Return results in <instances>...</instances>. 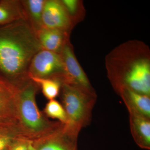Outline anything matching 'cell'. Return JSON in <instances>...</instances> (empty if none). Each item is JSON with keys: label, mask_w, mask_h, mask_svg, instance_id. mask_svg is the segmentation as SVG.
I'll return each instance as SVG.
<instances>
[{"label": "cell", "mask_w": 150, "mask_h": 150, "mask_svg": "<svg viewBox=\"0 0 150 150\" xmlns=\"http://www.w3.org/2000/svg\"><path fill=\"white\" fill-rule=\"evenodd\" d=\"M44 114L47 117L57 119L65 124L68 123V119L63 105L55 99L49 100L44 108Z\"/></svg>", "instance_id": "obj_16"}, {"label": "cell", "mask_w": 150, "mask_h": 150, "mask_svg": "<svg viewBox=\"0 0 150 150\" xmlns=\"http://www.w3.org/2000/svg\"><path fill=\"white\" fill-rule=\"evenodd\" d=\"M61 54L64 63V73L60 82L91 91L88 79L76 59L69 41L64 46Z\"/></svg>", "instance_id": "obj_8"}, {"label": "cell", "mask_w": 150, "mask_h": 150, "mask_svg": "<svg viewBox=\"0 0 150 150\" xmlns=\"http://www.w3.org/2000/svg\"><path fill=\"white\" fill-rule=\"evenodd\" d=\"M123 88H128L139 93L150 96V64L149 59L134 61L125 73Z\"/></svg>", "instance_id": "obj_7"}, {"label": "cell", "mask_w": 150, "mask_h": 150, "mask_svg": "<svg viewBox=\"0 0 150 150\" xmlns=\"http://www.w3.org/2000/svg\"><path fill=\"white\" fill-rule=\"evenodd\" d=\"M79 133L62 123L54 132L33 142L34 150H76Z\"/></svg>", "instance_id": "obj_6"}, {"label": "cell", "mask_w": 150, "mask_h": 150, "mask_svg": "<svg viewBox=\"0 0 150 150\" xmlns=\"http://www.w3.org/2000/svg\"><path fill=\"white\" fill-rule=\"evenodd\" d=\"M30 80L37 83L42 89L43 95L51 100L55 99L59 95L61 88V82L59 80L53 79H44L28 76Z\"/></svg>", "instance_id": "obj_15"}, {"label": "cell", "mask_w": 150, "mask_h": 150, "mask_svg": "<svg viewBox=\"0 0 150 150\" xmlns=\"http://www.w3.org/2000/svg\"><path fill=\"white\" fill-rule=\"evenodd\" d=\"M61 1L67 11L72 23L74 25L77 18L79 13V1L76 0H63Z\"/></svg>", "instance_id": "obj_17"}, {"label": "cell", "mask_w": 150, "mask_h": 150, "mask_svg": "<svg viewBox=\"0 0 150 150\" xmlns=\"http://www.w3.org/2000/svg\"><path fill=\"white\" fill-rule=\"evenodd\" d=\"M131 134L135 142L141 148L150 149V118L128 110Z\"/></svg>", "instance_id": "obj_10"}, {"label": "cell", "mask_w": 150, "mask_h": 150, "mask_svg": "<svg viewBox=\"0 0 150 150\" xmlns=\"http://www.w3.org/2000/svg\"><path fill=\"white\" fill-rule=\"evenodd\" d=\"M61 83L62 105L68 119L66 125L79 132L90 122L95 96L91 91L67 83Z\"/></svg>", "instance_id": "obj_3"}, {"label": "cell", "mask_w": 150, "mask_h": 150, "mask_svg": "<svg viewBox=\"0 0 150 150\" xmlns=\"http://www.w3.org/2000/svg\"><path fill=\"white\" fill-rule=\"evenodd\" d=\"M41 49L36 34L24 20L0 26V76L19 87L29 79L30 62Z\"/></svg>", "instance_id": "obj_1"}, {"label": "cell", "mask_w": 150, "mask_h": 150, "mask_svg": "<svg viewBox=\"0 0 150 150\" xmlns=\"http://www.w3.org/2000/svg\"><path fill=\"white\" fill-rule=\"evenodd\" d=\"M8 149V150H34L32 142L18 138H14Z\"/></svg>", "instance_id": "obj_18"}, {"label": "cell", "mask_w": 150, "mask_h": 150, "mask_svg": "<svg viewBox=\"0 0 150 150\" xmlns=\"http://www.w3.org/2000/svg\"><path fill=\"white\" fill-rule=\"evenodd\" d=\"M14 138L7 135H0V150H6Z\"/></svg>", "instance_id": "obj_19"}, {"label": "cell", "mask_w": 150, "mask_h": 150, "mask_svg": "<svg viewBox=\"0 0 150 150\" xmlns=\"http://www.w3.org/2000/svg\"><path fill=\"white\" fill-rule=\"evenodd\" d=\"M18 103V88L0 76V134L16 137Z\"/></svg>", "instance_id": "obj_4"}, {"label": "cell", "mask_w": 150, "mask_h": 150, "mask_svg": "<svg viewBox=\"0 0 150 150\" xmlns=\"http://www.w3.org/2000/svg\"><path fill=\"white\" fill-rule=\"evenodd\" d=\"M39 86L29 79L18 88V123L16 138L32 142L46 137L62 123L48 120L39 110L35 96Z\"/></svg>", "instance_id": "obj_2"}, {"label": "cell", "mask_w": 150, "mask_h": 150, "mask_svg": "<svg viewBox=\"0 0 150 150\" xmlns=\"http://www.w3.org/2000/svg\"><path fill=\"white\" fill-rule=\"evenodd\" d=\"M36 35L42 49L59 54L69 41V32L44 26Z\"/></svg>", "instance_id": "obj_11"}, {"label": "cell", "mask_w": 150, "mask_h": 150, "mask_svg": "<svg viewBox=\"0 0 150 150\" xmlns=\"http://www.w3.org/2000/svg\"><path fill=\"white\" fill-rule=\"evenodd\" d=\"M121 96L128 110H133L150 118V96L128 88H122Z\"/></svg>", "instance_id": "obj_13"}, {"label": "cell", "mask_w": 150, "mask_h": 150, "mask_svg": "<svg viewBox=\"0 0 150 150\" xmlns=\"http://www.w3.org/2000/svg\"><path fill=\"white\" fill-rule=\"evenodd\" d=\"M4 135V134H0V135Z\"/></svg>", "instance_id": "obj_20"}, {"label": "cell", "mask_w": 150, "mask_h": 150, "mask_svg": "<svg viewBox=\"0 0 150 150\" xmlns=\"http://www.w3.org/2000/svg\"><path fill=\"white\" fill-rule=\"evenodd\" d=\"M23 19L20 0L0 1V26Z\"/></svg>", "instance_id": "obj_14"}, {"label": "cell", "mask_w": 150, "mask_h": 150, "mask_svg": "<svg viewBox=\"0 0 150 150\" xmlns=\"http://www.w3.org/2000/svg\"><path fill=\"white\" fill-rule=\"evenodd\" d=\"M46 0H20L24 20L35 34L43 27L42 16Z\"/></svg>", "instance_id": "obj_12"}, {"label": "cell", "mask_w": 150, "mask_h": 150, "mask_svg": "<svg viewBox=\"0 0 150 150\" xmlns=\"http://www.w3.org/2000/svg\"><path fill=\"white\" fill-rule=\"evenodd\" d=\"M42 20L43 26L69 32L73 25L61 1L46 0Z\"/></svg>", "instance_id": "obj_9"}, {"label": "cell", "mask_w": 150, "mask_h": 150, "mask_svg": "<svg viewBox=\"0 0 150 150\" xmlns=\"http://www.w3.org/2000/svg\"><path fill=\"white\" fill-rule=\"evenodd\" d=\"M64 73V63L61 54L41 49L33 58L28 76L57 79Z\"/></svg>", "instance_id": "obj_5"}]
</instances>
